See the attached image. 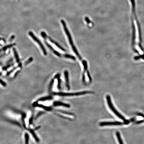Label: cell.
<instances>
[{
	"mask_svg": "<svg viewBox=\"0 0 144 144\" xmlns=\"http://www.w3.org/2000/svg\"><path fill=\"white\" fill-rule=\"evenodd\" d=\"M132 5V15L135 17V20L137 22V25L138 26V36H139V42L138 43V46L141 49L143 52L144 51V49L142 45V33L141 27L139 22H138V18H137V15L135 11V0H130Z\"/></svg>",
	"mask_w": 144,
	"mask_h": 144,
	"instance_id": "6da1fadb",
	"label": "cell"
},
{
	"mask_svg": "<svg viewBox=\"0 0 144 144\" xmlns=\"http://www.w3.org/2000/svg\"><path fill=\"white\" fill-rule=\"evenodd\" d=\"M61 23H62V25H63L65 32L67 36L69 42H70V44L71 45L72 50H73L74 52L75 53L77 56L79 58V59H81V56L79 54V52H78V50H77L75 46L74 45L73 42V41H72V37H71V34H70V32H69L67 27L66 24L64 20H61Z\"/></svg>",
	"mask_w": 144,
	"mask_h": 144,
	"instance_id": "7a4b0ae2",
	"label": "cell"
},
{
	"mask_svg": "<svg viewBox=\"0 0 144 144\" xmlns=\"http://www.w3.org/2000/svg\"><path fill=\"white\" fill-rule=\"evenodd\" d=\"M106 99H107V103H108V106L111 109V110L112 111V112L114 113L116 115V116L119 117V119H122V120H125V118L121 114L119 113L118 112L117 110H116L115 108H114V107L113 104L112 102H111V98H110V95H108L106 96Z\"/></svg>",
	"mask_w": 144,
	"mask_h": 144,
	"instance_id": "3957f363",
	"label": "cell"
},
{
	"mask_svg": "<svg viewBox=\"0 0 144 144\" xmlns=\"http://www.w3.org/2000/svg\"><path fill=\"white\" fill-rule=\"evenodd\" d=\"M93 92L90 91H83L75 93H64V92H54L53 94L55 95L63 96V97H71L73 96H79L88 94L93 93Z\"/></svg>",
	"mask_w": 144,
	"mask_h": 144,
	"instance_id": "277c9868",
	"label": "cell"
},
{
	"mask_svg": "<svg viewBox=\"0 0 144 144\" xmlns=\"http://www.w3.org/2000/svg\"><path fill=\"white\" fill-rule=\"evenodd\" d=\"M132 46L133 50L136 53L139 54V52L135 47L136 39V30L133 18H132Z\"/></svg>",
	"mask_w": 144,
	"mask_h": 144,
	"instance_id": "5b68a950",
	"label": "cell"
},
{
	"mask_svg": "<svg viewBox=\"0 0 144 144\" xmlns=\"http://www.w3.org/2000/svg\"><path fill=\"white\" fill-rule=\"evenodd\" d=\"M28 34L29 35L32 37V38L33 39V40H34V41H35L36 42H37V43L38 44L44 55H47V52L46 50L45 47H44V46H43V44H42L41 41H40V40L37 38L34 35V34H33V32H29Z\"/></svg>",
	"mask_w": 144,
	"mask_h": 144,
	"instance_id": "8992f818",
	"label": "cell"
},
{
	"mask_svg": "<svg viewBox=\"0 0 144 144\" xmlns=\"http://www.w3.org/2000/svg\"><path fill=\"white\" fill-rule=\"evenodd\" d=\"M126 124V122H122L120 121H104L100 122L99 125L100 126H120Z\"/></svg>",
	"mask_w": 144,
	"mask_h": 144,
	"instance_id": "52a82bcc",
	"label": "cell"
},
{
	"mask_svg": "<svg viewBox=\"0 0 144 144\" xmlns=\"http://www.w3.org/2000/svg\"><path fill=\"white\" fill-rule=\"evenodd\" d=\"M46 38L49 39V41L51 42V43H53V44H54L58 48H59V49H60V50H62V51H64V52H66V50H65L63 48V47H62V46L60 44H59L57 42H56L55 41H54V40H52V39L51 38V37H50L48 36L47 35L46 36Z\"/></svg>",
	"mask_w": 144,
	"mask_h": 144,
	"instance_id": "ba28073f",
	"label": "cell"
},
{
	"mask_svg": "<svg viewBox=\"0 0 144 144\" xmlns=\"http://www.w3.org/2000/svg\"><path fill=\"white\" fill-rule=\"evenodd\" d=\"M66 86L68 90H70V87L69 84V73L68 71H65L64 72Z\"/></svg>",
	"mask_w": 144,
	"mask_h": 144,
	"instance_id": "9c48e42d",
	"label": "cell"
},
{
	"mask_svg": "<svg viewBox=\"0 0 144 144\" xmlns=\"http://www.w3.org/2000/svg\"><path fill=\"white\" fill-rule=\"evenodd\" d=\"M53 105L54 106H63L66 108H70L71 105L68 104L60 102V101H55L53 103Z\"/></svg>",
	"mask_w": 144,
	"mask_h": 144,
	"instance_id": "30bf717a",
	"label": "cell"
},
{
	"mask_svg": "<svg viewBox=\"0 0 144 144\" xmlns=\"http://www.w3.org/2000/svg\"><path fill=\"white\" fill-rule=\"evenodd\" d=\"M36 107H39L40 108H42V109H45L47 111H50L52 110V109L50 107H46V106H44L43 105L39 104H36L35 105Z\"/></svg>",
	"mask_w": 144,
	"mask_h": 144,
	"instance_id": "8fae6325",
	"label": "cell"
},
{
	"mask_svg": "<svg viewBox=\"0 0 144 144\" xmlns=\"http://www.w3.org/2000/svg\"><path fill=\"white\" fill-rule=\"evenodd\" d=\"M13 52H14V56H15V59H16V61L18 63L20 61V59L19 57V55L16 49L15 48H13Z\"/></svg>",
	"mask_w": 144,
	"mask_h": 144,
	"instance_id": "7c38bea8",
	"label": "cell"
},
{
	"mask_svg": "<svg viewBox=\"0 0 144 144\" xmlns=\"http://www.w3.org/2000/svg\"><path fill=\"white\" fill-rule=\"evenodd\" d=\"M116 135L118 138V141H119V143L120 144H123V142L122 140L121 136L120 133L119 132H117L116 133Z\"/></svg>",
	"mask_w": 144,
	"mask_h": 144,
	"instance_id": "4fadbf2b",
	"label": "cell"
},
{
	"mask_svg": "<svg viewBox=\"0 0 144 144\" xmlns=\"http://www.w3.org/2000/svg\"><path fill=\"white\" fill-rule=\"evenodd\" d=\"M60 75L59 74H56L54 77L55 79H57L58 80V89H61V80L60 79Z\"/></svg>",
	"mask_w": 144,
	"mask_h": 144,
	"instance_id": "5bb4252c",
	"label": "cell"
},
{
	"mask_svg": "<svg viewBox=\"0 0 144 144\" xmlns=\"http://www.w3.org/2000/svg\"><path fill=\"white\" fill-rule=\"evenodd\" d=\"M82 64L83 66L84 67V72L83 73H85L86 71L88 70V64H87V61H84V60H83L82 61Z\"/></svg>",
	"mask_w": 144,
	"mask_h": 144,
	"instance_id": "9a60e30c",
	"label": "cell"
},
{
	"mask_svg": "<svg viewBox=\"0 0 144 144\" xmlns=\"http://www.w3.org/2000/svg\"><path fill=\"white\" fill-rule=\"evenodd\" d=\"M52 99V97H51V96H49V97H44V98H42V99H40V101H45V100H51V99Z\"/></svg>",
	"mask_w": 144,
	"mask_h": 144,
	"instance_id": "2e32d148",
	"label": "cell"
},
{
	"mask_svg": "<svg viewBox=\"0 0 144 144\" xmlns=\"http://www.w3.org/2000/svg\"><path fill=\"white\" fill-rule=\"evenodd\" d=\"M57 111H59V112L61 113L64 114L68 115L71 116H74V114L73 113H71L66 112H65V111H62V110H57Z\"/></svg>",
	"mask_w": 144,
	"mask_h": 144,
	"instance_id": "e0dca14e",
	"label": "cell"
},
{
	"mask_svg": "<svg viewBox=\"0 0 144 144\" xmlns=\"http://www.w3.org/2000/svg\"><path fill=\"white\" fill-rule=\"evenodd\" d=\"M134 59V60H136V61L139 60L140 59H142L144 60V54L138 56H135Z\"/></svg>",
	"mask_w": 144,
	"mask_h": 144,
	"instance_id": "ac0fdd59",
	"label": "cell"
},
{
	"mask_svg": "<svg viewBox=\"0 0 144 144\" xmlns=\"http://www.w3.org/2000/svg\"><path fill=\"white\" fill-rule=\"evenodd\" d=\"M30 131H31V133H32V136H33V137H34V138H35V140H36L37 141L39 142V138H37V137L35 133H34V131L32 130H30Z\"/></svg>",
	"mask_w": 144,
	"mask_h": 144,
	"instance_id": "d6986e66",
	"label": "cell"
},
{
	"mask_svg": "<svg viewBox=\"0 0 144 144\" xmlns=\"http://www.w3.org/2000/svg\"><path fill=\"white\" fill-rule=\"evenodd\" d=\"M33 59L32 57L30 58L27 61H25L24 64H25V65H27L29 63H31L32 62V61H33Z\"/></svg>",
	"mask_w": 144,
	"mask_h": 144,
	"instance_id": "ffe728a7",
	"label": "cell"
},
{
	"mask_svg": "<svg viewBox=\"0 0 144 144\" xmlns=\"http://www.w3.org/2000/svg\"><path fill=\"white\" fill-rule=\"evenodd\" d=\"M87 75H88V78H89V80H90V82H91V81H92V78H91L90 72H89V71L88 70H87Z\"/></svg>",
	"mask_w": 144,
	"mask_h": 144,
	"instance_id": "44dd1931",
	"label": "cell"
},
{
	"mask_svg": "<svg viewBox=\"0 0 144 144\" xmlns=\"http://www.w3.org/2000/svg\"><path fill=\"white\" fill-rule=\"evenodd\" d=\"M9 48V45H7L5 47H4L3 48V49H0V52H2V51H4V50H7V49H8V48Z\"/></svg>",
	"mask_w": 144,
	"mask_h": 144,
	"instance_id": "7402d4cb",
	"label": "cell"
},
{
	"mask_svg": "<svg viewBox=\"0 0 144 144\" xmlns=\"http://www.w3.org/2000/svg\"><path fill=\"white\" fill-rule=\"evenodd\" d=\"M26 143H27L28 141L29 136L27 134H26L25 135Z\"/></svg>",
	"mask_w": 144,
	"mask_h": 144,
	"instance_id": "603a6c76",
	"label": "cell"
},
{
	"mask_svg": "<svg viewBox=\"0 0 144 144\" xmlns=\"http://www.w3.org/2000/svg\"><path fill=\"white\" fill-rule=\"evenodd\" d=\"M54 79H53L51 81V84H50V90H51V89H52V85H53V83H54Z\"/></svg>",
	"mask_w": 144,
	"mask_h": 144,
	"instance_id": "cb8c5ba5",
	"label": "cell"
},
{
	"mask_svg": "<svg viewBox=\"0 0 144 144\" xmlns=\"http://www.w3.org/2000/svg\"><path fill=\"white\" fill-rule=\"evenodd\" d=\"M85 19L87 23L88 24H90V23H91V21H90V20L89 19V18L88 17H85Z\"/></svg>",
	"mask_w": 144,
	"mask_h": 144,
	"instance_id": "d4e9b609",
	"label": "cell"
},
{
	"mask_svg": "<svg viewBox=\"0 0 144 144\" xmlns=\"http://www.w3.org/2000/svg\"><path fill=\"white\" fill-rule=\"evenodd\" d=\"M0 83H1V84L3 85V86H6V83H5V82H3V81H2V80H1V79H0Z\"/></svg>",
	"mask_w": 144,
	"mask_h": 144,
	"instance_id": "484cf974",
	"label": "cell"
},
{
	"mask_svg": "<svg viewBox=\"0 0 144 144\" xmlns=\"http://www.w3.org/2000/svg\"><path fill=\"white\" fill-rule=\"evenodd\" d=\"M14 37H15V36H14V35L12 36H11V37L10 38V39H9V42H11V41H12V40H13V39H14Z\"/></svg>",
	"mask_w": 144,
	"mask_h": 144,
	"instance_id": "4316f807",
	"label": "cell"
}]
</instances>
